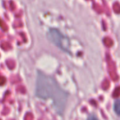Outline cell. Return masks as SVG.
<instances>
[{
  "label": "cell",
  "mask_w": 120,
  "mask_h": 120,
  "mask_svg": "<svg viewBox=\"0 0 120 120\" xmlns=\"http://www.w3.org/2000/svg\"><path fill=\"white\" fill-rule=\"evenodd\" d=\"M35 95L39 98L51 99L56 112L62 115L68 100V94L62 89L56 81L41 72H37Z\"/></svg>",
  "instance_id": "obj_1"
},
{
  "label": "cell",
  "mask_w": 120,
  "mask_h": 120,
  "mask_svg": "<svg viewBox=\"0 0 120 120\" xmlns=\"http://www.w3.org/2000/svg\"><path fill=\"white\" fill-rule=\"evenodd\" d=\"M49 40L63 51L70 53V39L56 29H50L47 33Z\"/></svg>",
  "instance_id": "obj_2"
},
{
  "label": "cell",
  "mask_w": 120,
  "mask_h": 120,
  "mask_svg": "<svg viewBox=\"0 0 120 120\" xmlns=\"http://www.w3.org/2000/svg\"><path fill=\"white\" fill-rule=\"evenodd\" d=\"M113 109L117 115H120V100L116 101L114 103V106H113Z\"/></svg>",
  "instance_id": "obj_3"
},
{
  "label": "cell",
  "mask_w": 120,
  "mask_h": 120,
  "mask_svg": "<svg viewBox=\"0 0 120 120\" xmlns=\"http://www.w3.org/2000/svg\"><path fill=\"white\" fill-rule=\"evenodd\" d=\"M89 119H90V120H91V119H96V117L92 116V117H89Z\"/></svg>",
  "instance_id": "obj_4"
}]
</instances>
